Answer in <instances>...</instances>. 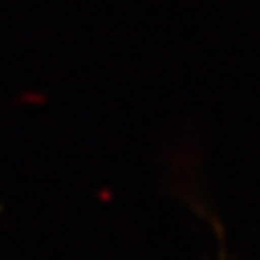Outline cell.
Instances as JSON below:
<instances>
[{"label":"cell","instance_id":"1","mask_svg":"<svg viewBox=\"0 0 260 260\" xmlns=\"http://www.w3.org/2000/svg\"><path fill=\"white\" fill-rule=\"evenodd\" d=\"M217 260H226V255H224V251H222V255H219V258H217Z\"/></svg>","mask_w":260,"mask_h":260}]
</instances>
